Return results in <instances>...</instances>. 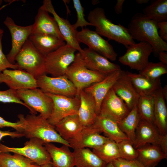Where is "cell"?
Returning a JSON list of instances; mask_svg holds the SVG:
<instances>
[{"label":"cell","instance_id":"cell-48","mask_svg":"<svg viewBox=\"0 0 167 167\" xmlns=\"http://www.w3.org/2000/svg\"><path fill=\"white\" fill-rule=\"evenodd\" d=\"M163 96L165 101L167 100V85H165L161 89Z\"/></svg>","mask_w":167,"mask_h":167},{"label":"cell","instance_id":"cell-18","mask_svg":"<svg viewBox=\"0 0 167 167\" xmlns=\"http://www.w3.org/2000/svg\"><path fill=\"white\" fill-rule=\"evenodd\" d=\"M41 6L48 12L52 14L55 20L60 33L66 44L81 53L83 49L79 45L77 37L78 31L75 29L72 25L67 19L61 17L57 13L50 0H44Z\"/></svg>","mask_w":167,"mask_h":167},{"label":"cell","instance_id":"cell-38","mask_svg":"<svg viewBox=\"0 0 167 167\" xmlns=\"http://www.w3.org/2000/svg\"><path fill=\"white\" fill-rule=\"evenodd\" d=\"M120 158L128 160L137 159L138 152L129 139L123 140L117 143Z\"/></svg>","mask_w":167,"mask_h":167},{"label":"cell","instance_id":"cell-35","mask_svg":"<svg viewBox=\"0 0 167 167\" xmlns=\"http://www.w3.org/2000/svg\"><path fill=\"white\" fill-rule=\"evenodd\" d=\"M92 151L106 164L120 158L117 143L110 139Z\"/></svg>","mask_w":167,"mask_h":167},{"label":"cell","instance_id":"cell-1","mask_svg":"<svg viewBox=\"0 0 167 167\" xmlns=\"http://www.w3.org/2000/svg\"><path fill=\"white\" fill-rule=\"evenodd\" d=\"M134 40L149 43L153 48V53L158 55L161 51H167V43L158 34L157 23L148 18L143 13H137L132 17L127 28Z\"/></svg>","mask_w":167,"mask_h":167},{"label":"cell","instance_id":"cell-46","mask_svg":"<svg viewBox=\"0 0 167 167\" xmlns=\"http://www.w3.org/2000/svg\"><path fill=\"white\" fill-rule=\"evenodd\" d=\"M125 0H117V3L114 6L115 13L117 14H121L122 11L123 5Z\"/></svg>","mask_w":167,"mask_h":167},{"label":"cell","instance_id":"cell-13","mask_svg":"<svg viewBox=\"0 0 167 167\" xmlns=\"http://www.w3.org/2000/svg\"><path fill=\"white\" fill-rule=\"evenodd\" d=\"M77 37L79 43L86 45L88 48L107 59L112 61L117 59L118 55L113 46L95 31L83 28L81 31H78Z\"/></svg>","mask_w":167,"mask_h":167},{"label":"cell","instance_id":"cell-36","mask_svg":"<svg viewBox=\"0 0 167 167\" xmlns=\"http://www.w3.org/2000/svg\"><path fill=\"white\" fill-rule=\"evenodd\" d=\"M154 95L140 96L136 106L141 120L153 122L154 107Z\"/></svg>","mask_w":167,"mask_h":167},{"label":"cell","instance_id":"cell-51","mask_svg":"<svg viewBox=\"0 0 167 167\" xmlns=\"http://www.w3.org/2000/svg\"><path fill=\"white\" fill-rule=\"evenodd\" d=\"M106 167H116L113 164L112 162L107 164Z\"/></svg>","mask_w":167,"mask_h":167},{"label":"cell","instance_id":"cell-41","mask_svg":"<svg viewBox=\"0 0 167 167\" xmlns=\"http://www.w3.org/2000/svg\"><path fill=\"white\" fill-rule=\"evenodd\" d=\"M3 34L0 35V73L7 68L19 69V67L16 64H12L9 62L2 50V39Z\"/></svg>","mask_w":167,"mask_h":167},{"label":"cell","instance_id":"cell-29","mask_svg":"<svg viewBox=\"0 0 167 167\" xmlns=\"http://www.w3.org/2000/svg\"><path fill=\"white\" fill-rule=\"evenodd\" d=\"M162 88L154 95L153 123L160 134L165 135H167V109L162 93Z\"/></svg>","mask_w":167,"mask_h":167},{"label":"cell","instance_id":"cell-26","mask_svg":"<svg viewBox=\"0 0 167 167\" xmlns=\"http://www.w3.org/2000/svg\"><path fill=\"white\" fill-rule=\"evenodd\" d=\"M136 91L139 96L154 95L162 87L160 78L152 80L139 74L126 71Z\"/></svg>","mask_w":167,"mask_h":167},{"label":"cell","instance_id":"cell-2","mask_svg":"<svg viewBox=\"0 0 167 167\" xmlns=\"http://www.w3.org/2000/svg\"><path fill=\"white\" fill-rule=\"evenodd\" d=\"M18 117L23 126L21 133L26 138H37L45 143L55 142L71 147L69 143L63 139L56 131L55 126L50 124L40 114L36 115L31 113L25 117L20 114Z\"/></svg>","mask_w":167,"mask_h":167},{"label":"cell","instance_id":"cell-30","mask_svg":"<svg viewBox=\"0 0 167 167\" xmlns=\"http://www.w3.org/2000/svg\"><path fill=\"white\" fill-rule=\"evenodd\" d=\"M55 127L61 137L67 141L79 133L84 126L77 114L64 118L55 126Z\"/></svg>","mask_w":167,"mask_h":167},{"label":"cell","instance_id":"cell-52","mask_svg":"<svg viewBox=\"0 0 167 167\" xmlns=\"http://www.w3.org/2000/svg\"><path fill=\"white\" fill-rule=\"evenodd\" d=\"M4 31L3 29L1 28H0V35L2 34H3Z\"/></svg>","mask_w":167,"mask_h":167},{"label":"cell","instance_id":"cell-11","mask_svg":"<svg viewBox=\"0 0 167 167\" xmlns=\"http://www.w3.org/2000/svg\"><path fill=\"white\" fill-rule=\"evenodd\" d=\"M124 54L119 57L118 61L131 69L140 71L149 62V57L153 52V48L148 43L139 42L129 45Z\"/></svg>","mask_w":167,"mask_h":167},{"label":"cell","instance_id":"cell-7","mask_svg":"<svg viewBox=\"0 0 167 167\" xmlns=\"http://www.w3.org/2000/svg\"><path fill=\"white\" fill-rule=\"evenodd\" d=\"M21 148L10 147L0 143V152H12L20 154L41 166L52 162L50 156L40 139H29Z\"/></svg>","mask_w":167,"mask_h":167},{"label":"cell","instance_id":"cell-54","mask_svg":"<svg viewBox=\"0 0 167 167\" xmlns=\"http://www.w3.org/2000/svg\"></svg>","mask_w":167,"mask_h":167},{"label":"cell","instance_id":"cell-3","mask_svg":"<svg viewBox=\"0 0 167 167\" xmlns=\"http://www.w3.org/2000/svg\"><path fill=\"white\" fill-rule=\"evenodd\" d=\"M88 19L95 27V31L100 36L113 40L124 45L126 48L135 43L127 28L120 24H115L107 18L104 10L96 7L89 12Z\"/></svg>","mask_w":167,"mask_h":167},{"label":"cell","instance_id":"cell-20","mask_svg":"<svg viewBox=\"0 0 167 167\" xmlns=\"http://www.w3.org/2000/svg\"><path fill=\"white\" fill-rule=\"evenodd\" d=\"M112 88L126 105L130 110L137 104L140 96L136 91L126 71L122 70Z\"/></svg>","mask_w":167,"mask_h":167},{"label":"cell","instance_id":"cell-44","mask_svg":"<svg viewBox=\"0 0 167 167\" xmlns=\"http://www.w3.org/2000/svg\"><path fill=\"white\" fill-rule=\"evenodd\" d=\"M157 25L159 29L158 32L160 37L164 41H167V21L158 22Z\"/></svg>","mask_w":167,"mask_h":167},{"label":"cell","instance_id":"cell-34","mask_svg":"<svg viewBox=\"0 0 167 167\" xmlns=\"http://www.w3.org/2000/svg\"><path fill=\"white\" fill-rule=\"evenodd\" d=\"M0 152V167H40L30 159L20 154Z\"/></svg>","mask_w":167,"mask_h":167},{"label":"cell","instance_id":"cell-15","mask_svg":"<svg viewBox=\"0 0 167 167\" xmlns=\"http://www.w3.org/2000/svg\"><path fill=\"white\" fill-rule=\"evenodd\" d=\"M101 133L94 125L84 127L79 133L67 141L71 148L74 149L84 148H96L110 139L101 135Z\"/></svg>","mask_w":167,"mask_h":167},{"label":"cell","instance_id":"cell-16","mask_svg":"<svg viewBox=\"0 0 167 167\" xmlns=\"http://www.w3.org/2000/svg\"><path fill=\"white\" fill-rule=\"evenodd\" d=\"M130 111L124 101L112 88L103 100L98 114L109 117L118 122L126 117Z\"/></svg>","mask_w":167,"mask_h":167},{"label":"cell","instance_id":"cell-49","mask_svg":"<svg viewBox=\"0 0 167 167\" xmlns=\"http://www.w3.org/2000/svg\"><path fill=\"white\" fill-rule=\"evenodd\" d=\"M136 2L139 4H145L148 3L149 0H135Z\"/></svg>","mask_w":167,"mask_h":167},{"label":"cell","instance_id":"cell-17","mask_svg":"<svg viewBox=\"0 0 167 167\" xmlns=\"http://www.w3.org/2000/svg\"><path fill=\"white\" fill-rule=\"evenodd\" d=\"M4 83L15 90L37 88V80L32 75L20 69H6L0 73V84Z\"/></svg>","mask_w":167,"mask_h":167},{"label":"cell","instance_id":"cell-45","mask_svg":"<svg viewBox=\"0 0 167 167\" xmlns=\"http://www.w3.org/2000/svg\"><path fill=\"white\" fill-rule=\"evenodd\" d=\"M9 136L12 138H19L24 136L23 134L17 131H3L0 130V143L2 138L4 137Z\"/></svg>","mask_w":167,"mask_h":167},{"label":"cell","instance_id":"cell-23","mask_svg":"<svg viewBox=\"0 0 167 167\" xmlns=\"http://www.w3.org/2000/svg\"><path fill=\"white\" fill-rule=\"evenodd\" d=\"M80 103L77 115L84 127L94 124L97 113L96 103L92 95L84 90L79 92Z\"/></svg>","mask_w":167,"mask_h":167},{"label":"cell","instance_id":"cell-31","mask_svg":"<svg viewBox=\"0 0 167 167\" xmlns=\"http://www.w3.org/2000/svg\"><path fill=\"white\" fill-rule=\"evenodd\" d=\"M76 167H106L107 164L89 148L74 149Z\"/></svg>","mask_w":167,"mask_h":167},{"label":"cell","instance_id":"cell-50","mask_svg":"<svg viewBox=\"0 0 167 167\" xmlns=\"http://www.w3.org/2000/svg\"><path fill=\"white\" fill-rule=\"evenodd\" d=\"M40 167H56L53 165L52 162L46 164L42 166H40Z\"/></svg>","mask_w":167,"mask_h":167},{"label":"cell","instance_id":"cell-9","mask_svg":"<svg viewBox=\"0 0 167 167\" xmlns=\"http://www.w3.org/2000/svg\"><path fill=\"white\" fill-rule=\"evenodd\" d=\"M45 94L52 99L53 102L51 113L47 119L51 125L55 126L66 117L77 114L80 103L79 95L69 97Z\"/></svg>","mask_w":167,"mask_h":167},{"label":"cell","instance_id":"cell-14","mask_svg":"<svg viewBox=\"0 0 167 167\" xmlns=\"http://www.w3.org/2000/svg\"><path fill=\"white\" fill-rule=\"evenodd\" d=\"M9 29L11 37V47L6 56L10 62L15 64V58L31 34L32 25L21 26L15 24L10 17L7 16L3 22Z\"/></svg>","mask_w":167,"mask_h":167},{"label":"cell","instance_id":"cell-39","mask_svg":"<svg viewBox=\"0 0 167 167\" xmlns=\"http://www.w3.org/2000/svg\"><path fill=\"white\" fill-rule=\"evenodd\" d=\"M0 102L4 103H14L22 105L28 109L31 114H36L37 112L21 100L17 96L16 90L9 88L0 90Z\"/></svg>","mask_w":167,"mask_h":167},{"label":"cell","instance_id":"cell-43","mask_svg":"<svg viewBox=\"0 0 167 167\" xmlns=\"http://www.w3.org/2000/svg\"><path fill=\"white\" fill-rule=\"evenodd\" d=\"M4 127H12L20 133L23 129L22 124L19 121L15 122H11L5 120L0 116V128Z\"/></svg>","mask_w":167,"mask_h":167},{"label":"cell","instance_id":"cell-27","mask_svg":"<svg viewBox=\"0 0 167 167\" xmlns=\"http://www.w3.org/2000/svg\"><path fill=\"white\" fill-rule=\"evenodd\" d=\"M94 125L101 132L116 143L128 139L119 128L117 122L107 116L98 114Z\"/></svg>","mask_w":167,"mask_h":167},{"label":"cell","instance_id":"cell-5","mask_svg":"<svg viewBox=\"0 0 167 167\" xmlns=\"http://www.w3.org/2000/svg\"><path fill=\"white\" fill-rule=\"evenodd\" d=\"M65 75L74 85L78 95L80 91L101 81L107 75L88 68L79 52L75 54V59L67 69Z\"/></svg>","mask_w":167,"mask_h":167},{"label":"cell","instance_id":"cell-19","mask_svg":"<svg viewBox=\"0 0 167 167\" xmlns=\"http://www.w3.org/2000/svg\"><path fill=\"white\" fill-rule=\"evenodd\" d=\"M80 53L85 66L91 70L107 75L121 69L119 65L111 62L105 57L89 48L83 49Z\"/></svg>","mask_w":167,"mask_h":167},{"label":"cell","instance_id":"cell-22","mask_svg":"<svg viewBox=\"0 0 167 167\" xmlns=\"http://www.w3.org/2000/svg\"><path fill=\"white\" fill-rule=\"evenodd\" d=\"M33 33L52 35L65 41L55 20L41 6L39 8L32 24L31 33Z\"/></svg>","mask_w":167,"mask_h":167},{"label":"cell","instance_id":"cell-21","mask_svg":"<svg viewBox=\"0 0 167 167\" xmlns=\"http://www.w3.org/2000/svg\"><path fill=\"white\" fill-rule=\"evenodd\" d=\"M122 71L121 69L113 72L107 75L101 81L94 83L84 89L92 95L95 99L97 114L103 100L119 78Z\"/></svg>","mask_w":167,"mask_h":167},{"label":"cell","instance_id":"cell-32","mask_svg":"<svg viewBox=\"0 0 167 167\" xmlns=\"http://www.w3.org/2000/svg\"><path fill=\"white\" fill-rule=\"evenodd\" d=\"M140 120L136 104L126 117L117 122L120 129L132 142L135 139L136 130Z\"/></svg>","mask_w":167,"mask_h":167},{"label":"cell","instance_id":"cell-10","mask_svg":"<svg viewBox=\"0 0 167 167\" xmlns=\"http://www.w3.org/2000/svg\"><path fill=\"white\" fill-rule=\"evenodd\" d=\"M18 97L28 106L47 119L53 108L52 99L41 89L37 88L32 89H22L16 91Z\"/></svg>","mask_w":167,"mask_h":167},{"label":"cell","instance_id":"cell-47","mask_svg":"<svg viewBox=\"0 0 167 167\" xmlns=\"http://www.w3.org/2000/svg\"><path fill=\"white\" fill-rule=\"evenodd\" d=\"M158 58L160 62L167 65V52L166 51H161L158 54Z\"/></svg>","mask_w":167,"mask_h":167},{"label":"cell","instance_id":"cell-42","mask_svg":"<svg viewBox=\"0 0 167 167\" xmlns=\"http://www.w3.org/2000/svg\"><path fill=\"white\" fill-rule=\"evenodd\" d=\"M112 162L116 167H147L137 159L128 160L119 158Z\"/></svg>","mask_w":167,"mask_h":167},{"label":"cell","instance_id":"cell-40","mask_svg":"<svg viewBox=\"0 0 167 167\" xmlns=\"http://www.w3.org/2000/svg\"><path fill=\"white\" fill-rule=\"evenodd\" d=\"M74 6L75 9L77 16V20L72 26L75 30L78 27L83 28L84 27L87 26H92V25L89 22L87 21L84 18V9L82 6L79 0H73Z\"/></svg>","mask_w":167,"mask_h":167},{"label":"cell","instance_id":"cell-28","mask_svg":"<svg viewBox=\"0 0 167 167\" xmlns=\"http://www.w3.org/2000/svg\"><path fill=\"white\" fill-rule=\"evenodd\" d=\"M136 149L137 159L147 167H155L162 160L167 158V155L157 145L147 144Z\"/></svg>","mask_w":167,"mask_h":167},{"label":"cell","instance_id":"cell-37","mask_svg":"<svg viewBox=\"0 0 167 167\" xmlns=\"http://www.w3.org/2000/svg\"><path fill=\"white\" fill-rule=\"evenodd\" d=\"M167 73V65L161 62H149L145 67L139 71V74L146 77L155 80Z\"/></svg>","mask_w":167,"mask_h":167},{"label":"cell","instance_id":"cell-4","mask_svg":"<svg viewBox=\"0 0 167 167\" xmlns=\"http://www.w3.org/2000/svg\"><path fill=\"white\" fill-rule=\"evenodd\" d=\"M45 57L34 47L28 38L16 55L15 64L18 66L19 69L27 72L36 79L46 74Z\"/></svg>","mask_w":167,"mask_h":167},{"label":"cell","instance_id":"cell-6","mask_svg":"<svg viewBox=\"0 0 167 167\" xmlns=\"http://www.w3.org/2000/svg\"><path fill=\"white\" fill-rule=\"evenodd\" d=\"M75 49L66 44L47 54L45 58V71L53 77L65 75L75 57Z\"/></svg>","mask_w":167,"mask_h":167},{"label":"cell","instance_id":"cell-33","mask_svg":"<svg viewBox=\"0 0 167 167\" xmlns=\"http://www.w3.org/2000/svg\"><path fill=\"white\" fill-rule=\"evenodd\" d=\"M143 12L148 18L157 23L167 21V0L152 1Z\"/></svg>","mask_w":167,"mask_h":167},{"label":"cell","instance_id":"cell-8","mask_svg":"<svg viewBox=\"0 0 167 167\" xmlns=\"http://www.w3.org/2000/svg\"><path fill=\"white\" fill-rule=\"evenodd\" d=\"M132 143L137 149L147 144L159 145L167 155V135H161L153 122L140 120Z\"/></svg>","mask_w":167,"mask_h":167},{"label":"cell","instance_id":"cell-12","mask_svg":"<svg viewBox=\"0 0 167 167\" xmlns=\"http://www.w3.org/2000/svg\"><path fill=\"white\" fill-rule=\"evenodd\" d=\"M36 80L37 88L45 93L69 97L78 95L76 88L65 75L50 77L45 74L39 77Z\"/></svg>","mask_w":167,"mask_h":167},{"label":"cell","instance_id":"cell-25","mask_svg":"<svg viewBox=\"0 0 167 167\" xmlns=\"http://www.w3.org/2000/svg\"><path fill=\"white\" fill-rule=\"evenodd\" d=\"M28 39L41 53L46 56L66 44L65 41L55 36L43 33H31Z\"/></svg>","mask_w":167,"mask_h":167},{"label":"cell","instance_id":"cell-24","mask_svg":"<svg viewBox=\"0 0 167 167\" xmlns=\"http://www.w3.org/2000/svg\"><path fill=\"white\" fill-rule=\"evenodd\" d=\"M44 146L49 153L53 165L56 167H74L75 159L73 152L66 145L58 147L51 143Z\"/></svg>","mask_w":167,"mask_h":167},{"label":"cell","instance_id":"cell-53","mask_svg":"<svg viewBox=\"0 0 167 167\" xmlns=\"http://www.w3.org/2000/svg\"></svg>","mask_w":167,"mask_h":167}]
</instances>
